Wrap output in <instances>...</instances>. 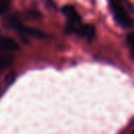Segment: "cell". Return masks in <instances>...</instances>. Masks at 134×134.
<instances>
[{
  "instance_id": "cell-2",
  "label": "cell",
  "mask_w": 134,
  "mask_h": 134,
  "mask_svg": "<svg viewBox=\"0 0 134 134\" xmlns=\"http://www.w3.org/2000/svg\"><path fill=\"white\" fill-rule=\"evenodd\" d=\"M67 30L69 32H74L77 36L85 38L87 41L91 42L95 37V28L91 24H84V25H67Z\"/></svg>"
},
{
  "instance_id": "cell-4",
  "label": "cell",
  "mask_w": 134,
  "mask_h": 134,
  "mask_svg": "<svg viewBox=\"0 0 134 134\" xmlns=\"http://www.w3.org/2000/svg\"><path fill=\"white\" fill-rule=\"evenodd\" d=\"M19 48L16 40L9 37H0V51H16Z\"/></svg>"
},
{
  "instance_id": "cell-5",
  "label": "cell",
  "mask_w": 134,
  "mask_h": 134,
  "mask_svg": "<svg viewBox=\"0 0 134 134\" xmlns=\"http://www.w3.org/2000/svg\"><path fill=\"white\" fill-rule=\"evenodd\" d=\"M17 79V73L16 72H10L9 74H7L4 80L2 81V83L0 84V96L8 89V87L12 86V84L15 82V80Z\"/></svg>"
},
{
  "instance_id": "cell-1",
  "label": "cell",
  "mask_w": 134,
  "mask_h": 134,
  "mask_svg": "<svg viewBox=\"0 0 134 134\" xmlns=\"http://www.w3.org/2000/svg\"><path fill=\"white\" fill-rule=\"evenodd\" d=\"M109 2L115 21L125 28L134 27V18L129 13L122 0H109Z\"/></svg>"
},
{
  "instance_id": "cell-3",
  "label": "cell",
  "mask_w": 134,
  "mask_h": 134,
  "mask_svg": "<svg viewBox=\"0 0 134 134\" xmlns=\"http://www.w3.org/2000/svg\"><path fill=\"white\" fill-rule=\"evenodd\" d=\"M62 12L67 17V19L69 20L68 24H71V25H80L81 24V17H80L79 13L76 12V9L73 6L66 5V6L63 7Z\"/></svg>"
},
{
  "instance_id": "cell-7",
  "label": "cell",
  "mask_w": 134,
  "mask_h": 134,
  "mask_svg": "<svg viewBox=\"0 0 134 134\" xmlns=\"http://www.w3.org/2000/svg\"><path fill=\"white\" fill-rule=\"evenodd\" d=\"M127 43H128V46L131 49V52L134 57V32H131L127 36Z\"/></svg>"
},
{
  "instance_id": "cell-6",
  "label": "cell",
  "mask_w": 134,
  "mask_h": 134,
  "mask_svg": "<svg viewBox=\"0 0 134 134\" xmlns=\"http://www.w3.org/2000/svg\"><path fill=\"white\" fill-rule=\"evenodd\" d=\"M10 4V0H0V15H3L7 12Z\"/></svg>"
}]
</instances>
